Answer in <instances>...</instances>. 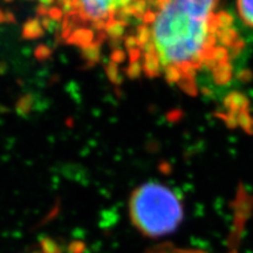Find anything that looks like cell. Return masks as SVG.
Masks as SVG:
<instances>
[{"mask_svg":"<svg viewBox=\"0 0 253 253\" xmlns=\"http://www.w3.org/2000/svg\"><path fill=\"white\" fill-rule=\"evenodd\" d=\"M129 214L132 225L142 235L160 238L175 232L184 212L178 196L171 189L148 182L132 191Z\"/></svg>","mask_w":253,"mask_h":253,"instance_id":"7a4b0ae2","label":"cell"},{"mask_svg":"<svg viewBox=\"0 0 253 253\" xmlns=\"http://www.w3.org/2000/svg\"><path fill=\"white\" fill-rule=\"evenodd\" d=\"M149 253H204L198 251H188V250H179L173 248H158L155 250H151Z\"/></svg>","mask_w":253,"mask_h":253,"instance_id":"8992f818","label":"cell"},{"mask_svg":"<svg viewBox=\"0 0 253 253\" xmlns=\"http://www.w3.org/2000/svg\"><path fill=\"white\" fill-rule=\"evenodd\" d=\"M5 1H12V0H5Z\"/></svg>","mask_w":253,"mask_h":253,"instance_id":"9c48e42d","label":"cell"},{"mask_svg":"<svg viewBox=\"0 0 253 253\" xmlns=\"http://www.w3.org/2000/svg\"><path fill=\"white\" fill-rule=\"evenodd\" d=\"M74 251L62 248L61 245L58 244L55 240L52 239H45L43 242H41L39 246L26 253H73Z\"/></svg>","mask_w":253,"mask_h":253,"instance_id":"3957f363","label":"cell"},{"mask_svg":"<svg viewBox=\"0 0 253 253\" xmlns=\"http://www.w3.org/2000/svg\"><path fill=\"white\" fill-rule=\"evenodd\" d=\"M43 5H50L55 1V0H40Z\"/></svg>","mask_w":253,"mask_h":253,"instance_id":"52a82bcc","label":"cell"},{"mask_svg":"<svg viewBox=\"0 0 253 253\" xmlns=\"http://www.w3.org/2000/svg\"><path fill=\"white\" fill-rule=\"evenodd\" d=\"M237 7L242 20L253 28V0H237Z\"/></svg>","mask_w":253,"mask_h":253,"instance_id":"277c9868","label":"cell"},{"mask_svg":"<svg viewBox=\"0 0 253 253\" xmlns=\"http://www.w3.org/2000/svg\"><path fill=\"white\" fill-rule=\"evenodd\" d=\"M2 19H4V14H2V12L0 11V21H1Z\"/></svg>","mask_w":253,"mask_h":253,"instance_id":"ba28073f","label":"cell"},{"mask_svg":"<svg viewBox=\"0 0 253 253\" xmlns=\"http://www.w3.org/2000/svg\"><path fill=\"white\" fill-rule=\"evenodd\" d=\"M218 0H148L137 42L148 75H163L195 91L203 73L227 80L238 48L232 18L216 11Z\"/></svg>","mask_w":253,"mask_h":253,"instance_id":"6da1fadb","label":"cell"},{"mask_svg":"<svg viewBox=\"0 0 253 253\" xmlns=\"http://www.w3.org/2000/svg\"><path fill=\"white\" fill-rule=\"evenodd\" d=\"M24 33L26 34V36H28V37H31V36H39V34H41V28L39 26V23H38L37 20L27 21L26 25H25Z\"/></svg>","mask_w":253,"mask_h":253,"instance_id":"5b68a950","label":"cell"}]
</instances>
